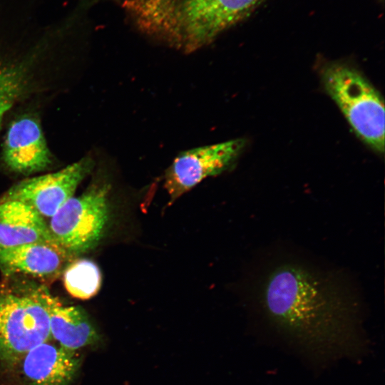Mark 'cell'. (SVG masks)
Here are the masks:
<instances>
[{
	"label": "cell",
	"instance_id": "9c48e42d",
	"mask_svg": "<svg viewBox=\"0 0 385 385\" xmlns=\"http://www.w3.org/2000/svg\"><path fill=\"white\" fill-rule=\"evenodd\" d=\"M3 159L11 170L21 174L40 172L50 165V152L36 119L25 116L12 123L6 135Z\"/></svg>",
	"mask_w": 385,
	"mask_h": 385
},
{
	"label": "cell",
	"instance_id": "6da1fadb",
	"mask_svg": "<svg viewBox=\"0 0 385 385\" xmlns=\"http://www.w3.org/2000/svg\"><path fill=\"white\" fill-rule=\"evenodd\" d=\"M270 319L305 344L321 348L350 345L355 305L334 282L297 265L277 267L263 289Z\"/></svg>",
	"mask_w": 385,
	"mask_h": 385
},
{
	"label": "cell",
	"instance_id": "277c9868",
	"mask_svg": "<svg viewBox=\"0 0 385 385\" xmlns=\"http://www.w3.org/2000/svg\"><path fill=\"white\" fill-rule=\"evenodd\" d=\"M110 190L108 181L95 182L49 218L52 237L72 256L94 249L102 239L109 218Z\"/></svg>",
	"mask_w": 385,
	"mask_h": 385
},
{
	"label": "cell",
	"instance_id": "52a82bcc",
	"mask_svg": "<svg viewBox=\"0 0 385 385\" xmlns=\"http://www.w3.org/2000/svg\"><path fill=\"white\" fill-rule=\"evenodd\" d=\"M93 164L86 157L57 172L26 179L13 185L0 200L21 202L43 218H50L73 196Z\"/></svg>",
	"mask_w": 385,
	"mask_h": 385
},
{
	"label": "cell",
	"instance_id": "30bf717a",
	"mask_svg": "<svg viewBox=\"0 0 385 385\" xmlns=\"http://www.w3.org/2000/svg\"><path fill=\"white\" fill-rule=\"evenodd\" d=\"M36 291L48 315L51 338L59 345L75 351L101 341L99 332L83 309L64 305L46 287H38Z\"/></svg>",
	"mask_w": 385,
	"mask_h": 385
},
{
	"label": "cell",
	"instance_id": "8992f818",
	"mask_svg": "<svg viewBox=\"0 0 385 385\" xmlns=\"http://www.w3.org/2000/svg\"><path fill=\"white\" fill-rule=\"evenodd\" d=\"M244 147L243 139H234L180 153L165 175L164 185L170 202L202 180L225 171L235 162Z\"/></svg>",
	"mask_w": 385,
	"mask_h": 385
},
{
	"label": "cell",
	"instance_id": "4fadbf2b",
	"mask_svg": "<svg viewBox=\"0 0 385 385\" xmlns=\"http://www.w3.org/2000/svg\"><path fill=\"white\" fill-rule=\"evenodd\" d=\"M66 291L73 297L88 299L100 290L101 272L98 265L87 259L72 261L63 272Z\"/></svg>",
	"mask_w": 385,
	"mask_h": 385
},
{
	"label": "cell",
	"instance_id": "5bb4252c",
	"mask_svg": "<svg viewBox=\"0 0 385 385\" xmlns=\"http://www.w3.org/2000/svg\"><path fill=\"white\" fill-rule=\"evenodd\" d=\"M29 79L26 66L0 59V126L7 112L25 94Z\"/></svg>",
	"mask_w": 385,
	"mask_h": 385
},
{
	"label": "cell",
	"instance_id": "3957f363",
	"mask_svg": "<svg viewBox=\"0 0 385 385\" xmlns=\"http://www.w3.org/2000/svg\"><path fill=\"white\" fill-rule=\"evenodd\" d=\"M323 86L358 137L379 153L384 151L383 98L356 68L332 61L320 69Z\"/></svg>",
	"mask_w": 385,
	"mask_h": 385
},
{
	"label": "cell",
	"instance_id": "5b68a950",
	"mask_svg": "<svg viewBox=\"0 0 385 385\" xmlns=\"http://www.w3.org/2000/svg\"><path fill=\"white\" fill-rule=\"evenodd\" d=\"M49 319L36 289L28 294L0 293V359L16 362L51 339Z\"/></svg>",
	"mask_w": 385,
	"mask_h": 385
},
{
	"label": "cell",
	"instance_id": "7a4b0ae2",
	"mask_svg": "<svg viewBox=\"0 0 385 385\" xmlns=\"http://www.w3.org/2000/svg\"><path fill=\"white\" fill-rule=\"evenodd\" d=\"M262 0H124L136 27L168 45L192 52L248 16Z\"/></svg>",
	"mask_w": 385,
	"mask_h": 385
},
{
	"label": "cell",
	"instance_id": "7c38bea8",
	"mask_svg": "<svg viewBox=\"0 0 385 385\" xmlns=\"http://www.w3.org/2000/svg\"><path fill=\"white\" fill-rule=\"evenodd\" d=\"M55 241L44 218L26 204L0 200V247Z\"/></svg>",
	"mask_w": 385,
	"mask_h": 385
},
{
	"label": "cell",
	"instance_id": "8fae6325",
	"mask_svg": "<svg viewBox=\"0 0 385 385\" xmlns=\"http://www.w3.org/2000/svg\"><path fill=\"white\" fill-rule=\"evenodd\" d=\"M21 371L29 385H70L79 370L81 358L48 339L21 359Z\"/></svg>",
	"mask_w": 385,
	"mask_h": 385
},
{
	"label": "cell",
	"instance_id": "ba28073f",
	"mask_svg": "<svg viewBox=\"0 0 385 385\" xmlns=\"http://www.w3.org/2000/svg\"><path fill=\"white\" fill-rule=\"evenodd\" d=\"M73 258L55 241L36 242L0 247V270L6 275L24 274L53 279L63 272Z\"/></svg>",
	"mask_w": 385,
	"mask_h": 385
}]
</instances>
